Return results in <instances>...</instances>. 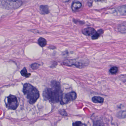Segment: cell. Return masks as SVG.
I'll list each match as a JSON object with an SVG mask.
<instances>
[{"label": "cell", "instance_id": "ac0fdd59", "mask_svg": "<svg viewBox=\"0 0 126 126\" xmlns=\"http://www.w3.org/2000/svg\"><path fill=\"white\" fill-rule=\"evenodd\" d=\"M40 66V64L38 63H36L32 64L31 65V67L33 70L37 69H38Z\"/></svg>", "mask_w": 126, "mask_h": 126}, {"label": "cell", "instance_id": "8fae6325", "mask_svg": "<svg viewBox=\"0 0 126 126\" xmlns=\"http://www.w3.org/2000/svg\"><path fill=\"white\" fill-rule=\"evenodd\" d=\"M92 100L94 103L101 104L103 103L104 99L101 97L95 96L93 98Z\"/></svg>", "mask_w": 126, "mask_h": 126}, {"label": "cell", "instance_id": "6da1fadb", "mask_svg": "<svg viewBox=\"0 0 126 126\" xmlns=\"http://www.w3.org/2000/svg\"><path fill=\"white\" fill-rule=\"evenodd\" d=\"M51 88L46 89L43 93V96L45 100L53 103L61 102L63 97V93L60 84L56 81L51 82Z\"/></svg>", "mask_w": 126, "mask_h": 126}, {"label": "cell", "instance_id": "30bf717a", "mask_svg": "<svg viewBox=\"0 0 126 126\" xmlns=\"http://www.w3.org/2000/svg\"><path fill=\"white\" fill-rule=\"evenodd\" d=\"M82 4L79 1H75L73 2L72 5V10L73 12H76L81 7Z\"/></svg>", "mask_w": 126, "mask_h": 126}, {"label": "cell", "instance_id": "5b68a950", "mask_svg": "<svg viewBox=\"0 0 126 126\" xmlns=\"http://www.w3.org/2000/svg\"><path fill=\"white\" fill-rule=\"evenodd\" d=\"M1 5L4 8L8 9H16L22 4L21 1L4 0L1 1Z\"/></svg>", "mask_w": 126, "mask_h": 126}, {"label": "cell", "instance_id": "8992f818", "mask_svg": "<svg viewBox=\"0 0 126 126\" xmlns=\"http://www.w3.org/2000/svg\"><path fill=\"white\" fill-rule=\"evenodd\" d=\"M77 94L75 92H71L63 95L61 101V104H66L70 101H72L76 99Z\"/></svg>", "mask_w": 126, "mask_h": 126}, {"label": "cell", "instance_id": "e0dca14e", "mask_svg": "<svg viewBox=\"0 0 126 126\" xmlns=\"http://www.w3.org/2000/svg\"><path fill=\"white\" fill-rule=\"evenodd\" d=\"M72 126H87L85 124L82 123L80 121H77L73 124Z\"/></svg>", "mask_w": 126, "mask_h": 126}, {"label": "cell", "instance_id": "9a60e30c", "mask_svg": "<svg viewBox=\"0 0 126 126\" xmlns=\"http://www.w3.org/2000/svg\"><path fill=\"white\" fill-rule=\"evenodd\" d=\"M118 71V68L116 66H113L110 70V72L112 74H116Z\"/></svg>", "mask_w": 126, "mask_h": 126}, {"label": "cell", "instance_id": "5bb4252c", "mask_svg": "<svg viewBox=\"0 0 126 126\" xmlns=\"http://www.w3.org/2000/svg\"><path fill=\"white\" fill-rule=\"evenodd\" d=\"M21 75L26 77H29L31 75L30 73H28L27 70L25 67H24L21 71Z\"/></svg>", "mask_w": 126, "mask_h": 126}, {"label": "cell", "instance_id": "52a82bcc", "mask_svg": "<svg viewBox=\"0 0 126 126\" xmlns=\"http://www.w3.org/2000/svg\"><path fill=\"white\" fill-rule=\"evenodd\" d=\"M96 32L95 30L92 27H87L82 30V33L84 35L87 36H93Z\"/></svg>", "mask_w": 126, "mask_h": 126}, {"label": "cell", "instance_id": "7c38bea8", "mask_svg": "<svg viewBox=\"0 0 126 126\" xmlns=\"http://www.w3.org/2000/svg\"><path fill=\"white\" fill-rule=\"evenodd\" d=\"M103 32L104 31L103 29L99 30L92 36V39L93 40H96L98 39L100 36L103 33Z\"/></svg>", "mask_w": 126, "mask_h": 126}, {"label": "cell", "instance_id": "277c9868", "mask_svg": "<svg viewBox=\"0 0 126 126\" xmlns=\"http://www.w3.org/2000/svg\"><path fill=\"white\" fill-rule=\"evenodd\" d=\"M7 98V101L6 103L7 108L9 109L15 110L18 106V102L16 97L10 95Z\"/></svg>", "mask_w": 126, "mask_h": 126}, {"label": "cell", "instance_id": "2e32d148", "mask_svg": "<svg viewBox=\"0 0 126 126\" xmlns=\"http://www.w3.org/2000/svg\"><path fill=\"white\" fill-rule=\"evenodd\" d=\"M118 117L121 118H125L126 117V111H123L118 112L117 114Z\"/></svg>", "mask_w": 126, "mask_h": 126}, {"label": "cell", "instance_id": "9c48e42d", "mask_svg": "<svg viewBox=\"0 0 126 126\" xmlns=\"http://www.w3.org/2000/svg\"><path fill=\"white\" fill-rule=\"evenodd\" d=\"M40 12L43 15L48 14L49 13V10L48 7L47 5H41L40 7Z\"/></svg>", "mask_w": 126, "mask_h": 126}, {"label": "cell", "instance_id": "ba28073f", "mask_svg": "<svg viewBox=\"0 0 126 126\" xmlns=\"http://www.w3.org/2000/svg\"><path fill=\"white\" fill-rule=\"evenodd\" d=\"M115 13L120 15H126V4L115 9Z\"/></svg>", "mask_w": 126, "mask_h": 126}, {"label": "cell", "instance_id": "7a4b0ae2", "mask_svg": "<svg viewBox=\"0 0 126 126\" xmlns=\"http://www.w3.org/2000/svg\"><path fill=\"white\" fill-rule=\"evenodd\" d=\"M23 91L30 104L35 103L40 97L38 90L29 84L26 83L24 85Z\"/></svg>", "mask_w": 126, "mask_h": 126}, {"label": "cell", "instance_id": "4fadbf2b", "mask_svg": "<svg viewBox=\"0 0 126 126\" xmlns=\"http://www.w3.org/2000/svg\"><path fill=\"white\" fill-rule=\"evenodd\" d=\"M38 43L39 45L42 47H45L47 44L46 40L43 37L40 38L38 39Z\"/></svg>", "mask_w": 126, "mask_h": 126}, {"label": "cell", "instance_id": "3957f363", "mask_svg": "<svg viewBox=\"0 0 126 126\" xmlns=\"http://www.w3.org/2000/svg\"><path fill=\"white\" fill-rule=\"evenodd\" d=\"M65 66H75L79 69H82L88 66L89 61L84 58H78L73 60H66L63 62Z\"/></svg>", "mask_w": 126, "mask_h": 126}]
</instances>
